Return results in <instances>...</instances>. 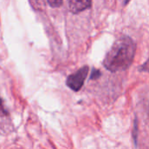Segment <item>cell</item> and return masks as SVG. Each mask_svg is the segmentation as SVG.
I'll list each match as a JSON object with an SVG mask.
<instances>
[{
	"label": "cell",
	"instance_id": "6da1fadb",
	"mask_svg": "<svg viewBox=\"0 0 149 149\" xmlns=\"http://www.w3.org/2000/svg\"><path fill=\"white\" fill-rule=\"evenodd\" d=\"M136 45L128 36L118 38L106 54L103 65L106 69L113 72L127 70L134 58Z\"/></svg>",
	"mask_w": 149,
	"mask_h": 149
},
{
	"label": "cell",
	"instance_id": "7a4b0ae2",
	"mask_svg": "<svg viewBox=\"0 0 149 149\" xmlns=\"http://www.w3.org/2000/svg\"><path fill=\"white\" fill-rule=\"evenodd\" d=\"M88 71L89 67L87 65H85L78 70L75 73L71 74L66 79L67 86L74 92L79 91L85 83V80L88 74Z\"/></svg>",
	"mask_w": 149,
	"mask_h": 149
},
{
	"label": "cell",
	"instance_id": "3957f363",
	"mask_svg": "<svg viewBox=\"0 0 149 149\" xmlns=\"http://www.w3.org/2000/svg\"><path fill=\"white\" fill-rule=\"evenodd\" d=\"M93 0H69V9L74 13H79L92 6Z\"/></svg>",
	"mask_w": 149,
	"mask_h": 149
},
{
	"label": "cell",
	"instance_id": "277c9868",
	"mask_svg": "<svg viewBox=\"0 0 149 149\" xmlns=\"http://www.w3.org/2000/svg\"><path fill=\"white\" fill-rule=\"evenodd\" d=\"M47 2L50 4V6H52L53 8H57L62 4L63 0H47Z\"/></svg>",
	"mask_w": 149,
	"mask_h": 149
},
{
	"label": "cell",
	"instance_id": "5b68a950",
	"mask_svg": "<svg viewBox=\"0 0 149 149\" xmlns=\"http://www.w3.org/2000/svg\"><path fill=\"white\" fill-rule=\"evenodd\" d=\"M139 70L141 71V72H148L149 73V58L148 59L144 64H142V65L140 66Z\"/></svg>",
	"mask_w": 149,
	"mask_h": 149
},
{
	"label": "cell",
	"instance_id": "8992f818",
	"mask_svg": "<svg viewBox=\"0 0 149 149\" xmlns=\"http://www.w3.org/2000/svg\"><path fill=\"white\" fill-rule=\"evenodd\" d=\"M101 73L99 70L97 69H93V72H92V75H91V79H97L100 77Z\"/></svg>",
	"mask_w": 149,
	"mask_h": 149
},
{
	"label": "cell",
	"instance_id": "52a82bcc",
	"mask_svg": "<svg viewBox=\"0 0 149 149\" xmlns=\"http://www.w3.org/2000/svg\"><path fill=\"white\" fill-rule=\"evenodd\" d=\"M129 2H130V0H125V1H124V4H125V5H127Z\"/></svg>",
	"mask_w": 149,
	"mask_h": 149
}]
</instances>
